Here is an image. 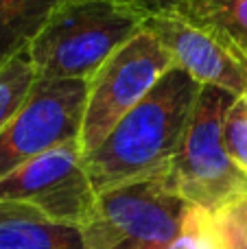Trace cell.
Here are the masks:
<instances>
[{"mask_svg":"<svg viewBox=\"0 0 247 249\" xmlns=\"http://www.w3.org/2000/svg\"><path fill=\"white\" fill-rule=\"evenodd\" d=\"M199 92L201 83L173 66L92 153L83 155L94 193L169 171Z\"/></svg>","mask_w":247,"mask_h":249,"instance_id":"obj_1","label":"cell"},{"mask_svg":"<svg viewBox=\"0 0 247 249\" xmlns=\"http://www.w3.org/2000/svg\"><path fill=\"white\" fill-rule=\"evenodd\" d=\"M144 20L129 0H66L29 44L37 77L90 81Z\"/></svg>","mask_w":247,"mask_h":249,"instance_id":"obj_2","label":"cell"},{"mask_svg":"<svg viewBox=\"0 0 247 249\" xmlns=\"http://www.w3.org/2000/svg\"><path fill=\"white\" fill-rule=\"evenodd\" d=\"M191 206L166 171L109 188L83 225L86 249H166Z\"/></svg>","mask_w":247,"mask_h":249,"instance_id":"obj_3","label":"cell"},{"mask_svg":"<svg viewBox=\"0 0 247 249\" xmlns=\"http://www.w3.org/2000/svg\"><path fill=\"white\" fill-rule=\"evenodd\" d=\"M234 99L221 88L201 86L179 149L166 171L188 203L210 212L247 197V175L232 162L223 144V118Z\"/></svg>","mask_w":247,"mask_h":249,"instance_id":"obj_4","label":"cell"},{"mask_svg":"<svg viewBox=\"0 0 247 249\" xmlns=\"http://www.w3.org/2000/svg\"><path fill=\"white\" fill-rule=\"evenodd\" d=\"M173 66V55L147 26L114 51L88 81L86 114L79 138L83 155L92 153Z\"/></svg>","mask_w":247,"mask_h":249,"instance_id":"obj_5","label":"cell"},{"mask_svg":"<svg viewBox=\"0 0 247 249\" xmlns=\"http://www.w3.org/2000/svg\"><path fill=\"white\" fill-rule=\"evenodd\" d=\"M88 81L37 79L26 103L0 131V179L35 155L81 138Z\"/></svg>","mask_w":247,"mask_h":249,"instance_id":"obj_6","label":"cell"},{"mask_svg":"<svg viewBox=\"0 0 247 249\" xmlns=\"http://www.w3.org/2000/svg\"><path fill=\"white\" fill-rule=\"evenodd\" d=\"M0 201L35 206L59 223L83 225L96 206L79 140L35 155L0 179Z\"/></svg>","mask_w":247,"mask_h":249,"instance_id":"obj_7","label":"cell"},{"mask_svg":"<svg viewBox=\"0 0 247 249\" xmlns=\"http://www.w3.org/2000/svg\"><path fill=\"white\" fill-rule=\"evenodd\" d=\"M144 26L166 46L175 66L197 83L221 88L234 96L247 92V59L214 35L182 20L173 11L149 16Z\"/></svg>","mask_w":247,"mask_h":249,"instance_id":"obj_8","label":"cell"},{"mask_svg":"<svg viewBox=\"0 0 247 249\" xmlns=\"http://www.w3.org/2000/svg\"><path fill=\"white\" fill-rule=\"evenodd\" d=\"M0 249H86L83 228L22 201H0Z\"/></svg>","mask_w":247,"mask_h":249,"instance_id":"obj_9","label":"cell"},{"mask_svg":"<svg viewBox=\"0 0 247 249\" xmlns=\"http://www.w3.org/2000/svg\"><path fill=\"white\" fill-rule=\"evenodd\" d=\"M247 59V0H175L169 9Z\"/></svg>","mask_w":247,"mask_h":249,"instance_id":"obj_10","label":"cell"},{"mask_svg":"<svg viewBox=\"0 0 247 249\" xmlns=\"http://www.w3.org/2000/svg\"><path fill=\"white\" fill-rule=\"evenodd\" d=\"M66 0H0V66L29 46Z\"/></svg>","mask_w":247,"mask_h":249,"instance_id":"obj_11","label":"cell"},{"mask_svg":"<svg viewBox=\"0 0 247 249\" xmlns=\"http://www.w3.org/2000/svg\"><path fill=\"white\" fill-rule=\"evenodd\" d=\"M37 79V68L29 46L18 51L0 66V131L22 109Z\"/></svg>","mask_w":247,"mask_h":249,"instance_id":"obj_12","label":"cell"},{"mask_svg":"<svg viewBox=\"0 0 247 249\" xmlns=\"http://www.w3.org/2000/svg\"><path fill=\"white\" fill-rule=\"evenodd\" d=\"M217 249H247V197L210 212Z\"/></svg>","mask_w":247,"mask_h":249,"instance_id":"obj_13","label":"cell"},{"mask_svg":"<svg viewBox=\"0 0 247 249\" xmlns=\"http://www.w3.org/2000/svg\"><path fill=\"white\" fill-rule=\"evenodd\" d=\"M223 144L232 162L247 175V92L236 96L223 118Z\"/></svg>","mask_w":247,"mask_h":249,"instance_id":"obj_14","label":"cell"},{"mask_svg":"<svg viewBox=\"0 0 247 249\" xmlns=\"http://www.w3.org/2000/svg\"><path fill=\"white\" fill-rule=\"evenodd\" d=\"M166 249H217L210 228V210H204L199 206L188 208L179 234Z\"/></svg>","mask_w":247,"mask_h":249,"instance_id":"obj_15","label":"cell"},{"mask_svg":"<svg viewBox=\"0 0 247 249\" xmlns=\"http://www.w3.org/2000/svg\"><path fill=\"white\" fill-rule=\"evenodd\" d=\"M140 13L144 16H156V13H162V11H169L171 7L175 4V0H129Z\"/></svg>","mask_w":247,"mask_h":249,"instance_id":"obj_16","label":"cell"}]
</instances>
